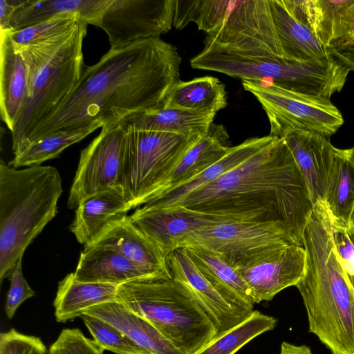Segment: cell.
Instances as JSON below:
<instances>
[{"mask_svg": "<svg viewBox=\"0 0 354 354\" xmlns=\"http://www.w3.org/2000/svg\"><path fill=\"white\" fill-rule=\"evenodd\" d=\"M354 44V35L351 37H350L348 39H347L343 44H342L339 46L349 45V44ZM337 47H339V46H337Z\"/></svg>", "mask_w": 354, "mask_h": 354, "instance_id": "cell-45", "label": "cell"}, {"mask_svg": "<svg viewBox=\"0 0 354 354\" xmlns=\"http://www.w3.org/2000/svg\"><path fill=\"white\" fill-rule=\"evenodd\" d=\"M227 138L223 126L212 124L207 132L186 151L151 198L193 178L223 158L232 148L225 145Z\"/></svg>", "mask_w": 354, "mask_h": 354, "instance_id": "cell-26", "label": "cell"}, {"mask_svg": "<svg viewBox=\"0 0 354 354\" xmlns=\"http://www.w3.org/2000/svg\"><path fill=\"white\" fill-rule=\"evenodd\" d=\"M180 63L176 48L160 38L110 48L95 64L84 66L74 90L32 130L25 147L57 131L96 121L111 127L129 115L164 107L180 81Z\"/></svg>", "mask_w": 354, "mask_h": 354, "instance_id": "cell-1", "label": "cell"}, {"mask_svg": "<svg viewBox=\"0 0 354 354\" xmlns=\"http://www.w3.org/2000/svg\"><path fill=\"white\" fill-rule=\"evenodd\" d=\"M346 156L351 163L354 166V147L344 149Z\"/></svg>", "mask_w": 354, "mask_h": 354, "instance_id": "cell-44", "label": "cell"}, {"mask_svg": "<svg viewBox=\"0 0 354 354\" xmlns=\"http://www.w3.org/2000/svg\"><path fill=\"white\" fill-rule=\"evenodd\" d=\"M102 126L101 121H96L85 127L51 133L30 143L22 151L14 154V158L8 165L15 169L40 165L44 161L58 157L67 147L81 141Z\"/></svg>", "mask_w": 354, "mask_h": 354, "instance_id": "cell-32", "label": "cell"}, {"mask_svg": "<svg viewBox=\"0 0 354 354\" xmlns=\"http://www.w3.org/2000/svg\"><path fill=\"white\" fill-rule=\"evenodd\" d=\"M79 20L73 17H61L14 30L8 34L14 43L21 46H26L64 34L71 30Z\"/></svg>", "mask_w": 354, "mask_h": 354, "instance_id": "cell-36", "label": "cell"}, {"mask_svg": "<svg viewBox=\"0 0 354 354\" xmlns=\"http://www.w3.org/2000/svg\"><path fill=\"white\" fill-rule=\"evenodd\" d=\"M118 286L77 281L74 272L58 283L53 302L56 321L65 323L82 315L90 308L116 301Z\"/></svg>", "mask_w": 354, "mask_h": 354, "instance_id": "cell-30", "label": "cell"}, {"mask_svg": "<svg viewBox=\"0 0 354 354\" xmlns=\"http://www.w3.org/2000/svg\"><path fill=\"white\" fill-rule=\"evenodd\" d=\"M205 45L246 56L282 58L269 0L231 1L223 24Z\"/></svg>", "mask_w": 354, "mask_h": 354, "instance_id": "cell-11", "label": "cell"}, {"mask_svg": "<svg viewBox=\"0 0 354 354\" xmlns=\"http://www.w3.org/2000/svg\"><path fill=\"white\" fill-rule=\"evenodd\" d=\"M306 266L303 245H287L236 267L255 304L270 301L283 289L296 286Z\"/></svg>", "mask_w": 354, "mask_h": 354, "instance_id": "cell-15", "label": "cell"}, {"mask_svg": "<svg viewBox=\"0 0 354 354\" xmlns=\"http://www.w3.org/2000/svg\"><path fill=\"white\" fill-rule=\"evenodd\" d=\"M116 301L151 323L184 354H194L218 333L192 291L172 277L151 276L120 284Z\"/></svg>", "mask_w": 354, "mask_h": 354, "instance_id": "cell-6", "label": "cell"}, {"mask_svg": "<svg viewBox=\"0 0 354 354\" xmlns=\"http://www.w3.org/2000/svg\"><path fill=\"white\" fill-rule=\"evenodd\" d=\"M127 129L120 187L133 209L160 191L175 165L201 136Z\"/></svg>", "mask_w": 354, "mask_h": 354, "instance_id": "cell-8", "label": "cell"}, {"mask_svg": "<svg viewBox=\"0 0 354 354\" xmlns=\"http://www.w3.org/2000/svg\"><path fill=\"white\" fill-rule=\"evenodd\" d=\"M111 0H29L12 18L14 30L61 17H75L97 26Z\"/></svg>", "mask_w": 354, "mask_h": 354, "instance_id": "cell-28", "label": "cell"}, {"mask_svg": "<svg viewBox=\"0 0 354 354\" xmlns=\"http://www.w3.org/2000/svg\"><path fill=\"white\" fill-rule=\"evenodd\" d=\"M331 231L335 252L347 281L354 290V227L331 216Z\"/></svg>", "mask_w": 354, "mask_h": 354, "instance_id": "cell-37", "label": "cell"}, {"mask_svg": "<svg viewBox=\"0 0 354 354\" xmlns=\"http://www.w3.org/2000/svg\"><path fill=\"white\" fill-rule=\"evenodd\" d=\"M280 354H313L310 347L306 345H295L286 342L281 344Z\"/></svg>", "mask_w": 354, "mask_h": 354, "instance_id": "cell-43", "label": "cell"}, {"mask_svg": "<svg viewBox=\"0 0 354 354\" xmlns=\"http://www.w3.org/2000/svg\"><path fill=\"white\" fill-rule=\"evenodd\" d=\"M74 274L81 282L115 286L137 279L159 276L136 265L118 252L102 246L84 248Z\"/></svg>", "mask_w": 354, "mask_h": 354, "instance_id": "cell-24", "label": "cell"}, {"mask_svg": "<svg viewBox=\"0 0 354 354\" xmlns=\"http://www.w3.org/2000/svg\"><path fill=\"white\" fill-rule=\"evenodd\" d=\"M82 318L94 342L102 350L116 354H149L120 330L94 316L84 314Z\"/></svg>", "mask_w": 354, "mask_h": 354, "instance_id": "cell-35", "label": "cell"}, {"mask_svg": "<svg viewBox=\"0 0 354 354\" xmlns=\"http://www.w3.org/2000/svg\"><path fill=\"white\" fill-rule=\"evenodd\" d=\"M131 209L120 187L109 188L88 196L77 206L69 229L86 248Z\"/></svg>", "mask_w": 354, "mask_h": 354, "instance_id": "cell-20", "label": "cell"}, {"mask_svg": "<svg viewBox=\"0 0 354 354\" xmlns=\"http://www.w3.org/2000/svg\"><path fill=\"white\" fill-rule=\"evenodd\" d=\"M104 350L78 328H65L50 346L48 354H103Z\"/></svg>", "mask_w": 354, "mask_h": 354, "instance_id": "cell-38", "label": "cell"}, {"mask_svg": "<svg viewBox=\"0 0 354 354\" xmlns=\"http://www.w3.org/2000/svg\"><path fill=\"white\" fill-rule=\"evenodd\" d=\"M214 116L215 113L162 107L129 115L120 122L127 128L134 131H159L196 136L207 132Z\"/></svg>", "mask_w": 354, "mask_h": 354, "instance_id": "cell-29", "label": "cell"}, {"mask_svg": "<svg viewBox=\"0 0 354 354\" xmlns=\"http://www.w3.org/2000/svg\"><path fill=\"white\" fill-rule=\"evenodd\" d=\"M277 137L266 136L247 139L241 144L232 147L220 160L187 182L148 201L144 207H169L178 205L195 189L214 181L228 171L238 166L256 152L270 144Z\"/></svg>", "mask_w": 354, "mask_h": 354, "instance_id": "cell-27", "label": "cell"}, {"mask_svg": "<svg viewBox=\"0 0 354 354\" xmlns=\"http://www.w3.org/2000/svg\"><path fill=\"white\" fill-rule=\"evenodd\" d=\"M131 222L167 257L190 234L206 227L243 221L239 217L201 212L182 205L138 207Z\"/></svg>", "mask_w": 354, "mask_h": 354, "instance_id": "cell-14", "label": "cell"}, {"mask_svg": "<svg viewBox=\"0 0 354 354\" xmlns=\"http://www.w3.org/2000/svg\"><path fill=\"white\" fill-rule=\"evenodd\" d=\"M29 0H0V34L12 31L10 21L16 12L25 6Z\"/></svg>", "mask_w": 354, "mask_h": 354, "instance_id": "cell-41", "label": "cell"}, {"mask_svg": "<svg viewBox=\"0 0 354 354\" xmlns=\"http://www.w3.org/2000/svg\"><path fill=\"white\" fill-rule=\"evenodd\" d=\"M190 64L196 69L270 81L286 89L328 99L342 90L351 71L335 57L328 65L316 66L270 55L246 56L206 45Z\"/></svg>", "mask_w": 354, "mask_h": 354, "instance_id": "cell-7", "label": "cell"}, {"mask_svg": "<svg viewBox=\"0 0 354 354\" xmlns=\"http://www.w3.org/2000/svg\"><path fill=\"white\" fill-rule=\"evenodd\" d=\"M283 59L307 64L326 66L335 59L308 27L298 19L283 0H269Z\"/></svg>", "mask_w": 354, "mask_h": 354, "instance_id": "cell-19", "label": "cell"}, {"mask_svg": "<svg viewBox=\"0 0 354 354\" xmlns=\"http://www.w3.org/2000/svg\"><path fill=\"white\" fill-rule=\"evenodd\" d=\"M333 56L354 72V44L339 47H330Z\"/></svg>", "mask_w": 354, "mask_h": 354, "instance_id": "cell-42", "label": "cell"}, {"mask_svg": "<svg viewBox=\"0 0 354 354\" xmlns=\"http://www.w3.org/2000/svg\"><path fill=\"white\" fill-rule=\"evenodd\" d=\"M0 354H48L39 337L22 334L15 329L1 333Z\"/></svg>", "mask_w": 354, "mask_h": 354, "instance_id": "cell-39", "label": "cell"}, {"mask_svg": "<svg viewBox=\"0 0 354 354\" xmlns=\"http://www.w3.org/2000/svg\"><path fill=\"white\" fill-rule=\"evenodd\" d=\"M63 192L52 166L15 169L0 163V281L57 213Z\"/></svg>", "mask_w": 354, "mask_h": 354, "instance_id": "cell-4", "label": "cell"}, {"mask_svg": "<svg viewBox=\"0 0 354 354\" xmlns=\"http://www.w3.org/2000/svg\"><path fill=\"white\" fill-rule=\"evenodd\" d=\"M183 248L227 302L245 316L253 312L255 302L236 268L211 250L192 247Z\"/></svg>", "mask_w": 354, "mask_h": 354, "instance_id": "cell-23", "label": "cell"}, {"mask_svg": "<svg viewBox=\"0 0 354 354\" xmlns=\"http://www.w3.org/2000/svg\"><path fill=\"white\" fill-rule=\"evenodd\" d=\"M167 261L172 278L184 283L192 291L216 327L217 334L236 326L248 317L220 295L184 248L172 251L167 257Z\"/></svg>", "mask_w": 354, "mask_h": 354, "instance_id": "cell-17", "label": "cell"}, {"mask_svg": "<svg viewBox=\"0 0 354 354\" xmlns=\"http://www.w3.org/2000/svg\"><path fill=\"white\" fill-rule=\"evenodd\" d=\"M227 104L225 85L214 77L180 81L169 93L165 108L215 113Z\"/></svg>", "mask_w": 354, "mask_h": 354, "instance_id": "cell-31", "label": "cell"}, {"mask_svg": "<svg viewBox=\"0 0 354 354\" xmlns=\"http://www.w3.org/2000/svg\"><path fill=\"white\" fill-rule=\"evenodd\" d=\"M177 205L247 221H281L301 239L314 207L290 151L279 138Z\"/></svg>", "mask_w": 354, "mask_h": 354, "instance_id": "cell-2", "label": "cell"}, {"mask_svg": "<svg viewBox=\"0 0 354 354\" xmlns=\"http://www.w3.org/2000/svg\"><path fill=\"white\" fill-rule=\"evenodd\" d=\"M302 243L306 266L295 286L307 312L309 332L331 354H354V290L335 252L325 202L314 205Z\"/></svg>", "mask_w": 354, "mask_h": 354, "instance_id": "cell-3", "label": "cell"}, {"mask_svg": "<svg viewBox=\"0 0 354 354\" xmlns=\"http://www.w3.org/2000/svg\"><path fill=\"white\" fill-rule=\"evenodd\" d=\"M0 35V114L12 132L26 100L28 70L21 48Z\"/></svg>", "mask_w": 354, "mask_h": 354, "instance_id": "cell-22", "label": "cell"}, {"mask_svg": "<svg viewBox=\"0 0 354 354\" xmlns=\"http://www.w3.org/2000/svg\"><path fill=\"white\" fill-rule=\"evenodd\" d=\"M88 24L79 20L69 31L21 46L28 70L26 100L12 136L16 154L37 124L72 93L86 66L82 51Z\"/></svg>", "mask_w": 354, "mask_h": 354, "instance_id": "cell-5", "label": "cell"}, {"mask_svg": "<svg viewBox=\"0 0 354 354\" xmlns=\"http://www.w3.org/2000/svg\"><path fill=\"white\" fill-rule=\"evenodd\" d=\"M324 202L333 218L349 223L354 205V166L344 149H336Z\"/></svg>", "mask_w": 354, "mask_h": 354, "instance_id": "cell-33", "label": "cell"}, {"mask_svg": "<svg viewBox=\"0 0 354 354\" xmlns=\"http://www.w3.org/2000/svg\"><path fill=\"white\" fill-rule=\"evenodd\" d=\"M283 139L306 183L313 203L324 201L337 148L326 136L310 131H295Z\"/></svg>", "mask_w": 354, "mask_h": 354, "instance_id": "cell-18", "label": "cell"}, {"mask_svg": "<svg viewBox=\"0 0 354 354\" xmlns=\"http://www.w3.org/2000/svg\"><path fill=\"white\" fill-rule=\"evenodd\" d=\"M175 0H111L97 27L107 35L110 48L160 38L173 25Z\"/></svg>", "mask_w": 354, "mask_h": 354, "instance_id": "cell-13", "label": "cell"}, {"mask_svg": "<svg viewBox=\"0 0 354 354\" xmlns=\"http://www.w3.org/2000/svg\"><path fill=\"white\" fill-rule=\"evenodd\" d=\"M302 239L281 221H236L211 225L185 237L178 248L192 247L211 250L236 268L280 247Z\"/></svg>", "mask_w": 354, "mask_h": 354, "instance_id": "cell-10", "label": "cell"}, {"mask_svg": "<svg viewBox=\"0 0 354 354\" xmlns=\"http://www.w3.org/2000/svg\"><path fill=\"white\" fill-rule=\"evenodd\" d=\"M84 314L110 324L149 354H184L151 323L116 301L93 306Z\"/></svg>", "mask_w": 354, "mask_h": 354, "instance_id": "cell-25", "label": "cell"}, {"mask_svg": "<svg viewBox=\"0 0 354 354\" xmlns=\"http://www.w3.org/2000/svg\"><path fill=\"white\" fill-rule=\"evenodd\" d=\"M325 47H337L354 35V0H283Z\"/></svg>", "mask_w": 354, "mask_h": 354, "instance_id": "cell-16", "label": "cell"}, {"mask_svg": "<svg viewBox=\"0 0 354 354\" xmlns=\"http://www.w3.org/2000/svg\"><path fill=\"white\" fill-rule=\"evenodd\" d=\"M127 129L122 123L102 127L100 134L82 150L68 199L75 209L88 196L120 187Z\"/></svg>", "mask_w": 354, "mask_h": 354, "instance_id": "cell-12", "label": "cell"}, {"mask_svg": "<svg viewBox=\"0 0 354 354\" xmlns=\"http://www.w3.org/2000/svg\"><path fill=\"white\" fill-rule=\"evenodd\" d=\"M277 323L274 317L253 310L242 322L217 334L194 354H235L259 335L273 330Z\"/></svg>", "mask_w": 354, "mask_h": 354, "instance_id": "cell-34", "label": "cell"}, {"mask_svg": "<svg viewBox=\"0 0 354 354\" xmlns=\"http://www.w3.org/2000/svg\"><path fill=\"white\" fill-rule=\"evenodd\" d=\"M93 246L111 248L156 275L172 277L165 254L138 229L128 215L111 224L88 247Z\"/></svg>", "mask_w": 354, "mask_h": 354, "instance_id": "cell-21", "label": "cell"}, {"mask_svg": "<svg viewBox=\"0 0 354 354\" xmlns=\"http://www.w3.org/2000/svg\"><path fill=\"white\" fill-rule=\"evenodd\" d=\"M264 109L270 124V136L283 138L298 130L313 131L327 138L344 122L330 99L283 88L263 80H241Z\"/></svg>", "mask_w": 354, "mask_h": 354, "instance_id": "cell-9", "label": "cell"}, {"mask_svg": "<svg viewBox=\"0 0 354 354\" xmlns=\"http://www.w3.org/2000/svg\"><path fill=\"white\" fill-rule=\"evenodd\" d=\"M22 257L18 259L9 277L10 285L8 292L5 312L10 319L13 317L18 307L25 300L35 295V292L30 287L22 273Z\"/></svg>", "mask_w": 354, "mask_h": 354, "instance_id": "cell-40", "label": "cell"}, {"mask_svg": "<svg viewBox=\"0 0 354 354\" xmlns=\"http://www.w3.org/2000/svg\"><path fill=\"white\" fill-rule=\"evenodd\" d=\"M349 224L354 227V205L350 216Z\"/></svg>", "mask_w": 354, "mask_h": 354, "instance_id": "cell-46", "label": "cell"}]
</instances>
